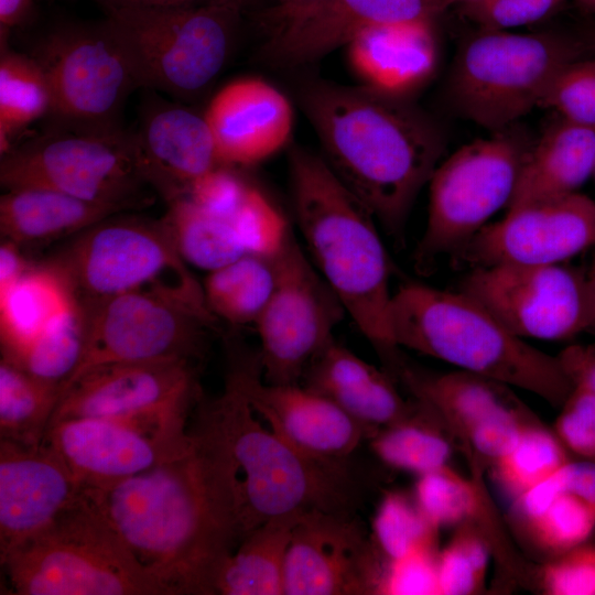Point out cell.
I'll list each match as a JSON object with an SVG mask.
<instances>
[{
  "mask_svg": "<svg viewBox=\"0 0 595 595\" xmlns=\"http://www.w3.org/2000/svg\"><path fill=\"white\" fill-rule=\"evenodd\" d=\"M388 326L399 348L523 389L554 408L574 388L556 356L526 343L462 291L403 283L392 293Z\"/></svg>",
  "mask_w": 595,
  "mask_h": 595,
  "instance_id": "cell-5",
  "label": "cell"
},
{
  "mask_svg": "<svg viewBox=\"0 0 595 595\" xmlns=\"http://www.w3.org/2000/svg\"><path fill=\"white\" fill-rule=\"evenodd\" d=\"M275 283L258 317L262 378L299 385L313 359L334 340L346 311L290 229L274 253Z\"/></svg>",
  "mask_w": 595,
  "mask_h": 595,
  "instance_id": "cell-14",
  "label": "cell"
},
{
  "mask_svg": "<svg viewBox=\"0 0 595 595\" xmlns=\"http://www.w3.org/2000/svg\"><path fill=\"white\" fill-rule=\"evenodd\" d=\"M82 306L87 317L84 353L63 391L102 365L162 359L197 364L218 321L206 307L155 293H125Z\"/></svg>",
  "mask_w": 595,
  "mask_h": 595,
  "instance_id": "cell-13",
  "label": "cell"
},
{
  "mask_svg": "<svg viewBox=\"0 0 595 595\" xmlns=\"http://www.w3.org/2000/svg\"><path fill=\"white\" fill-rule=\"evenodd\" d=\"M437 530L415 501L402 493L389 491L375 512L371 540L386 560H397L422 549L436 548Z\"/></svg>",
  "mask_w": 595,
  "mask_h": 595,
  "instance_id": "cell-40",
  "label": "cell"
},
{
  "mask_svg": "<svg viewBox=\"0 0 595 595\" xmlns=\"http://www.w3.org/2000/svg\"><path fill=\"white\" fill-rule=\"evenodd\" d=\"M595 169V128L559 117L533 141L507 209L574 193Z\"/></svg>",
  "mask_w": 595,
  "mask_h": 595,
  "instance_id": "cell-28",
  "label": "cell"
},
{
  "mask_svg": "<svg viewBox=\"0 0 595 595\" xmlns=\"http://www.w3.org/2000/svg\"><path fill=\"white\" fill-rule=\"evenodd\" d=\"M436 548L415 551L397 560H386L378 594H439Z\"/></svg>",
  "mask_w": 595,
  "mask_h": 595,
  "instance_id": "cell-46",
  "label": "cell"
},
{
  "mask_svg": "<svg viewBox=\"0 0 595 595\" xmlns=\"http://www.w3.org/2000/svg\"><path fill=\"white\" fill-rule=\"evenodd\" d=\"M385 564L353 513L309 511L292 530L284 595L378 594Z\"/></svg>",
  "mask_w": 595,
  "mask_h": 595,
  "instance_id": "cell-19",
  "label": "cell"
},
{
  "mask_svg": "<svg viewBox=\"0 0 595 595\" xmlns=\"http://www.w3.org/2000/svg\"><path fill=\"white\" fill-rule=\"evenodd\" d=\"M346 51L349 65L363 85L401 97L429 78L436 58L429 22L368 28Z\"/></svg>",
  "mask_w": 595,
  "mask_h": 595,
  "instance_id": "cell-27",
  "label": "cell"
},
{
  "mask_svg": "<svg viewBox=\"0 0 595 595\" xmlns=\"http://www.w3.org/2000/svg\"><path fill=\"white\" fill-rule=\"evenodd\" d=\"M302 381L303 387L329 399L366 426L372 436L408 416L415 404L401 397L385 369L365 361L335 339L313 359Z\"/></svg>",
  "mask_w": 595,
  "mask_h": 595,
  "instance_id": "cell-26",
  "label": "cell"
},
{
  "mask_svg": "<svg viewBox=\"0 0 595 595\" xmlns=\"http://www.w3.org/2000/svg\"><path fill=\"white\" fill-rule=\"evenodd\" d=\"M132 130L138 164L166 204L184 197L196 181L221 166L204 117L190 106L143 89Z\"/></svg>",
  "mask_w": 595,
  "mask_h": 595,
  "instance_id": "cell-22",
  "label": "cell"
},
{
  "mask_svg": "<svg viewBox=\"0 0 595 595\" xmlns=\"http://www.w3.org/2000/svg\"><path fill=\"white\" fill-rule=\"evenodd\" d=\"M29 54L51 93L47 126L87 131L122 128L129 95L139 88L105 19L58 21L34 37Z\"/></svg>",
  "mask_w": 595,
  "mask_h": 595,
  "instance_id": "cell-12",
  "label": "cell"
},
{
  "mask_svg": "<svg viewBox=\"0 0 595 595\" xmlns=\"http://www.w3.org/2000/svg\"><path fill=\"white\" fill-rule=\"evenodd\" d=\"M431 1L433 2V4L435 6V8L439 11L440 9L444 8L447 4H451V3H454V2L463 3V2L468 1V0H431Z\"/></svg>",
  "mask_w": 595,
  "mask_h": 595,
  "instance_id": "cell-54",
  "label": "cell"
},
{
  "mask_svg": "<svg viewBox=\"0 0 595 595\" xmlns=\"http://www.w3.org/2000/svg\"><path fill=\"white\" fill-rule=\"evenodd\" d=\"M204 117L220 163L251 165L285 147L293 130V108L286 96L258 77L221 87Z\"/></svg>",
  "mask_w": 595,
  "mask_h": 595,
  "instance_id": "cell-24",
  "label": "cell"
},
{
  "mask_svg": "<svg viewBox=\"0 0 595 595\" xmlns=\"http://www.w3.org/2000/svg\"><path fill=\"white\" fill-rule=\"evenodd\" d=\"M195 410L229 463L242 539L278 518L313 510L353 513L356 485L345 461L310 456L264 428L227 374L224 391L215 399L202 396Z\"/></svg>",
  "mask_w": 595,
  "mask_h": 595,
  "instance_id": "cell-4",
  "label": "cell"
},
{
  "mask_svg": "<svg viewBox=\"0 0 595 595\" xmlns=\"http://www.w3.org/2000/svg\"><path fill=\"white\" fill-rule=\"evenodd\" d=\"M588 47L593 53H595V31H592L589 35L585 39Z\"/></svg>",
  "mask_w": 595,
  "mask_h": 595,
  "instance_id": "cell-56",
  "label": "cell"
},
{
  "mask_svg": "<svg viewBox=\"0 0 595 595\" xmlns=\"http://www.w3.org/2000/svg\"><path fill=\"white\" fill-rule=\"evenodd\" d=\"M414 401L408 416L380 429L368 441L383 464L419 476L447 465L452 445L436 424L437 414L424 402Z\"/></svg>",
  "mask_w": 595,
  "mask_h": 595,
  "instance_id": "cell-35",
  "label": "cell"
},
{
  "mask_svg": "<svg viewBox=\"0 0 595 595\" xmlns=\"http://www.w3.org/2000/svg\"><path fill=\"white\" fill-rule=\"evenodd\" d=\"M44 442L87 490L107 487L182 455L194 439L190 430L174 433L131 421L78 416L52 423Z\"/></svg>",
  "mask_w": 595,
  "mask_h": 595,
  "instance_id": "cell-21",
  "label": "cell"
},
{
  "mask_svg": "<svg viewBox=\"0 0 595 595\" xmlns=\"http://www.w3.org/2000/svg\"><path fill=\"white\" fill-rule=\"evenodd\" d=\"M1 36L0 152L7 153L14 133L51 109V93L39 64L26 53L12 51Z\"/></svg>",
  "mask_w": 595,
  "mask_h": 595,
  "instance_id": "cell-36",
  "label": "cell"
},
{
  "mask_svg": "<svg viewBox=\"0 0 595 595\" xmlns=\"http://www.w3.org/2000/svg\"><path fill=\"white\" fill-rule=\"evenodd\" d=\"M431 0H311L261 12L267 39L261 56L271 65L299 67L347 46L364 30L382 24L432 23Z\"/></svg>",
  "mask_w": 595,
  "mask_h": 595,
  "instance_id": "cell-17",
  "label": "cell"
},
{
  "mask_svg": "<svg viewBox=\"0 0 595 595\" xmlns=\"http://www.w3.org/2000/svg\"><path fill=\"white\" fill-rule=\"evenodd\" d=\"M588 54L585 40L558 32L479 30L457 52L448 99L464 118L499 131L540 107L558 73Z\"/></svg>",
  "mask_w": 595,
  "mask_h": 595,
  "instance_id": "cell-8",
  "label": "cell"
},
{
  "mask_svg": "<svg viewBox=\"0 0 595 595\" xmlns=\"http://www.w3.org/2000/svg\"><path fill=\"white\" fill-rule=\"evenodd\" d=\"M275 1H277L275 4L294 6V4H301L311 0H275Z\"/></svg>",
  "mask_w": 595,
  "mask_h": 595,
  "instance_id": "cell-55",
  "label": "cell"
},
{
  "mask_svg": "<svg viewBox=\"0 0 595 595\" xmlns=\"http://www.w3.org/2000/svg\"><path fill=\"white\" fill-rule=\"evenodd\" d=\"M142 89L190 101L215 82L245 11L226 3L104 9Z\"/></svg>",
  "mask_w": 595,
  "mask_h": 595,
  "instance_id": "cell-6",
  "label": "cell"
},
{
  "mask_svg": "<svg viewBox=\"0 0 595 595\" xmlns=\"http://www.w3.org/2000/svg\"><path fill=\"white\" fill-rule=\"evenodd\" d=\"M123 210L44 187L6 190L0 197L2 239L20 248L73 237Z\"/></svg>",
  "mask_w": 595,
  "mask_h": 595,
  "instance_id": "cell-29",
  "label": "cell"
},
{
  "mask_svg": "<svg viewBox=\"0 0 595 595\" xmlns=\"http://www.w3.org/2000/svg\"><path fill=\"white\" fill-rule=\"evenodd\" d=\"M162 219L187 264L209 272L248 253L232 220L207 213L186 196L169 203Z\"/></svg>",
  "mask_w": 595,
  "mask_h": 595,
  "instance_id": "cell-34",
  "label": "cell"
},
{
  "mask_svg": "<svg viewBox=\"0 0 595 595\" xmlns=\"http://www.w3.org/2000/svg\"><path fill=\"white\" fill-rule=\"evenodd\" d=\"M537 582L549 595H595V543L587 540L549 558Z\"/></svg>",
  "mask_w": 595,
  "mask_h": 595,
  "instance_id": "cell-43",
  "label": "cell"
},
{
  "mask_svg": "<svg viewBox=\"0 0 595 595\" xmlns=\"http://www.w3.org/2000/svg\"><path fill=\"white\" fill-rule=\"evenodd\" d=\"M532 143L516 123L463 145L436 166L429 181L426 226L414 251L419 270L456 253L508 206Z\"/></svg>",
  "mask_w": 595,
  "mask_h": 595,
  "instance_id": "cell-11",
  "label": "cell"
},
{
  "mask_svg": "<svg viewBox=\"0 0 595 595\" xmlns=\"http://www.w3.org/2000/svg\"><path fill=\"white\" fill-rule=\"evenodd\" d=\"M556 357L574 386L595 393V345H570Z\"/></svg>",
  "mask_w": 595,
  "mask_h": 595,
  "instance_id": "cell-48",
  "label": "cell"
},
{
  "mask_svg": "<svg viewBox=\"0 0 595 595\" xmlns=\"http://www.w3.org/2000/svg\"><path fill=\"white\" fill-rule=\"evenodd\" d=\"M553 431L567 452L595 462V393L574 386L560 408Z\"/></svg>",
  "mask_w": 595,
  "mask_h": 595,
  "instance_id": "cell-45",
  "label": "cell"
},
{
  "mask_svg": "<svg viewBox=\"0 0 595 595\" xmlns=\"http://www.w3.org/2000/svg\"><path fill=\"white\" fill-rule=\"evenodd\" d=\"M190 431L186 453L84 493L166 595H214L242 536L221 445L198 418Z\"/></svg>",
  "mask_w": 595,
  "mask_h": 595,
  "instance_id": "cell-1",
  "label": "cell"
},
{
  "mask_svg": "<svg viewBox=\"0 0 595 595\" xmlns=\"http://www.w3.org/2000/svg\"><path fill=\"white\" fill-rule=\"evenodd\" d=\"M250 187L221 165L196 181L186 197L207 213L232 220Z\"/></svg>",
  "mask_w": 595,
  "mask_h": 595,
  "instance_id": "cell-47",
  "label": "cell"
},
{
  "mask_svg": "<svg viewBox=\"0 0 595 595\" xmlns=\"http://www.w3.org/2000/svg\"><path fill=\"white\" fill-rule=\"evenodd\" d=\"M227 375L251 408L283 440L325 461H345L372 433L329 399L302 385H271L262 378L259 354L227 340Z\"/></svg>",
  "mask_w": 595,
  "mask_h": 595,
  "instance_id": "cell-18",
  "label": "cell"
},
{
  "mask_svg": "<svg viewBox=\"0 0 595 595\" xmlns=\"http://www.w3.org/2000/svg\"><path fill=\"white\" fill-rule=\"evenodd\" d=\"M62 387L0 360V436L24 446L44 443Z\"/></svg>",
  "mask_w": 595,
  "mask_h": 595,
  "instance_id": "cell-33",
  "label": "cell"
},
{
  "mask_svg": "<svg viewBox=\"0 0 595 595\" xmlns=\"http://www.w3.org/2000/svg\"><path fill=\"white\" fill-rule=\"evenodd\" d=\"M18 245L2 240L0 246V291L14 283L31 266Z\"/></svg>",
  "mask_w": 595,
  "mask_h": 595,
  "instance_id": "cell-49",
  "label": "cell"
},
{
  "mask_svg": "<svg viewBox=\"0 0 595 595\" xmlns=\"http://www.w3.org/2000/svg\"><path fill=\"white\" fill-rule=\"evenodd\" d=\"M202 396L194 361L108 364L86 371L63 391L50 425L69 418L98 416L186 432L188 415Z\"/></svg>",
  "mask_w": 595,
  "mask_h": 595,
  "instance_id": "cell-15",
  "label": "cell"
},
{
  "mask_svg": "<svg viewBox=\"0 0 595 595\" xmlns=\"http://www.w3.org/2000/svg\"><path fill=\"white\" fill-rule=\"evenodd\" d=\"M566 0H468L461 12L479 30L509 31L558 13Z\"/></svg>",
  "mask_w": 595,
  "mask_h": 595,
  "instance_id": "cell-44",
  "label": "cell"
},
{
  "mask_svg": "<svg viewBox=\"0 0 595 595\" xmlns=\"http://www.w3.org/2000/svg\"><path fill=\"white\" fill-rule=\"evenodd\" d=\"M86 327V311L75 301L25 348L4 359L63 391L83 357Z\"/></svg>",
  "mask_w": 595,
  "mask_h": 595,
  "instance_id": "cell-37",
  "label": "cell"
},
{
  "mask_svg": "<svg viewBox=\"0 0 595 595\" xmlns=\"http://www.w3.org/2000/svg\"><path fill=\"white\" fill-rule=\"evenodd\" d=\"M289 167L303 249L392 375L403 358L388 326L393 267L376 218L321 155L294 147Z\"/></svg>",
  "mask_w": 595,
  "mask_h": 595,
  "instance_id": "cell-3",
  "label": "cell"
},
{
  "mask_svg": "<svg viewBox=\"0 0 595 595\" xmlns=\"http://www.w3.org/2000/svg\"><path fill=\"white\" fill-rule=\"evenodd\" d=\"M33 0H0L1 30L30 24L34 15Z\"/></svg>",
  "mask_w": 595,
  "mask_h": 595,
  "instance_id": "cell-51",
  "label": "cell"
},
{
  "mask_svg": "<svg viewBox=\"0 0 595 595\" xmlns=\"http://www.w3.org/2000/svg\"><path fill=\"white\" fill-rule=\"evenodd\" d=\"M490 544L473 522L457 530L437 554V587L440 595H468L482 589L487 573Z\"/></svg>",
  "mask_w": 595,
  "mask_h": 595,
  "instance_id": "cell-41",
  "label": "cell"
},
{
  "mask_svg": "<svg viewBox=\"0 0 595 595\" xmlns=\"http://www.w3.org/2000/svg\"><path fill=\"white\" fill-rule=\"evenodd\" d=\"M593 176H594V178H595V169H594V173H593Z\"/></svg>",
  "mask_w": 595,
  "mask_h": 595,
  "instance_id": "cell-57",
  "label": "cell"
},
{
  "mask_svg": "<svg viewBox=\"0 0 595 595\" xmlns=\"http://www.w3.org/2000/svg\"><path fill=\"white\" fill-rule=\"evenodd\" d=\"M466 478L445 465L419 475L414 501L424 517L436 529L472 521L487 501L482 472L472 468Z\"/></svg>",
  "mask_w": 595,
  "mask_h": 595,
  "instance_id": "cell-38",
  "label": "cell"
},
{
  "mask_svg": "<svg viewBox=\"0 0 595 595\" xmlns=\"http://www.w3.org/2000/svg\"><path fill=\"white\" fill-rule=\"evenodd\" d=\"M83 489L46 443L0 441V558L47 529Z\"/></svg>",
  "mask_w": 595,
  "mask_h": 595,
  "instance_id": "cell-23",
  "label": "cell"
},
{
  "mask_svg": "<svg viewBox=\"0 0 595 595\" xmlns=\"http://www.w3.org/2000/svg\"><path fill=\"white\" fill-rule=\"evenodd\" d=\"M301 516L273 519L249 532L223 565L217 594L284 595L286 553Z\"/></svg>",
  "mask_w": 595,
  "mask_h": 595,
  "instance_id": "cell-31",
  "label": "cell"
},
{
  "mask_svg": "<svg viewBox=\"0 0 595 595\" xmlns=\"http://www.w3.org/2000/svg\"><path fill=\"white\" fill-rule=\"evenodd\" d=\"M540 107L560 118L595 128V57L586 56L564 66L549 85Z\"/></svg>",
  "mask_w": 595,
  "mask_h": 595,
  "instance_id": "cell-42",
  "label": "cell"
},
{
  "mask_svg": "<svg viewBox=\"0 0 595 595\" xmlns=\"http://www.w3.org/2000/svg\"><path fill=\"white\" fill-rule=\"evenodd\" d=\"M512 515L550 558L587 541L595 529V462L570 459L513 499Z\"/></svg>",
  "mask_w": 595,
  "mask_h": 595,
  "instance_id": "cell-25",
  "label": "cell"
},
{
  "mask_svg": "<svg viewBox=\"0 0 595 595\" xmlns=\"http://www.w3.org/2000/svg\"><path fill=\"white\" fill-rule=\"evenodd\" d=\"M6 190L44 187L129 210L153 203L155 192L138 164L132 130H73L46 126L1 155Z\"/></svg>",
  "mask_w": 595,
  "mask_h": 595,
  "instance_id": "cell-10",
  "label": "cell"
},
{
  "mask_svg": "<svg viewBox=\"0 0 595 595\" xmlns=\"http://www.w3.org/2000/svg\"><path fill=\"white\" fill-rule=\"evenodd\" d=\"M595 247V202L581 193L507 209L454 256L476 267L558 264Z\"/></svg>",
  "mask_w": 595,
  "mask_h": 595,
  "instance_id": "cell-20",
  "label": "cell"
},
{
  "mask_svg": "<svg viewBox=\"0 0 595 595\" xmlns=\"http://www.w3.org/2000/svg\"><path fill=\"white\" fill-rule=\"evenodd\" d=\"M299 96L327 166L401 242L413 203L444 152L440 129L404 97L365 85L311 80Z\"/></svg>",
  "mask_w": 595,
  "mask_h": 595,
  "instance_id": "cell-2",
  "label": "cell"
},
{
  "mask_svg": "<svg viewBox=\"0 0 595 595\" xmlns=\"http://www.w3.org/2000/svg\"><path fill=\"white\" fill-rule=\"evenodd\" d=\"M589 294V321L586 333L595 337V247L591 259L589 269L586 272Z\"/></svg>",
  "mask_w": 595,
  "mask_h": 595,
  "instance_id": "cell-52",
  "label": "cell"
},
{
  "mask_svg": "<svg viewBox=\"0 0 595 595\" xmlns=\"http://www.w3.org/2000/svg\"><path fill=\"white\" fill-rule=\"evenodd\" d=\"M1 564L19 595H166L84 491Z\"/></svg>",
  "mask_w": 595,
  "mask_h": 595,
  "instance_id": "cell-7",
  "label": "cell"
},
{
  "mask_svg": "<svg viewBox=\"0 0 595 595\" xmlns=\"http://www.w3.org/2000/svg\"><path fill=\"white\" fill-rule=\"evenodd\" d=\"M102 9L131 8V7H170L194 3H226L236 6L245 12L251 10L260 3V0H94Z\"/></svg>",
  "mask_w": 595,
  "mask_h": 595,
  "instance_id": "cell-50",
  "label": "cell"
},
{
  "mask_svg": "<svg viewBox=\"0 0 595 595\" xmlns=\"http://www.w3.org/2000/svg\"><path fill=\"white\" fill-rule=\"evenodd\" d=\"M459 291L521 338L564 340L586 332V272L563 263L472 268Z\"/></svg>",
  "mask_w": 595,
  "mask_h": 595,
  "instance_id": "cell-16",
  "label": "cell"
},
{
  "mask_svg": "<svg viewBox=\"0 0 595 595\" xmlns=\"http://www.w3.org/2000/svg\"><path fill=\"white\" fill-rule=\"evenodd\" d=\"M570 461L567 450L540 421L529 423L516 446L493 467L504 491L513 499Z\"/></svg>",
  "mask_w": 595,
  "mask_h": 595,
  "instance_id": "cell-39",
  "label": "cell"
},
{
  "mask_svg": "<svg viewBox=\"0 0 595 595\" xmlns=\"http://www.w3.org/2000/svg\"><path fill=\"white\" fill-rule=\"evenodd\" d=\"M75 301L64 279L50 264H32L0 291L2 357L11 358L25 348Z\"/></svg>",
  "mask_w": 595,
  "mask_h": 595,
  "instance_id": "cell-30",
  "label": "cell"
},
{
  "mask_svg": "<svg viewBox=\"0 0 595 595\" xmlns=\"http://www.w3.org/2000/svg\"><path fill=\"white\" fill-rule=\"evenodd\" d=\"M275 283L274 255L247 253L209 271L203 283L209 312L232 326L256 324Z\"/></svg>",
  "mask_w": 595,
  "mask_h": 595,
  "instance_id": "cell-32",
  "label": "cell"
},
{
  "mask_svg": "<svg viewBox=\"0 0 595 595\" xmlns=\"http://www.w3.org/2000/svg\"><path fill=\"white\" fill-rule=\"evenodd\" d=\"M111 215L71 237L45 263L82 305L131 292L207 307L203 285L176 250L163 219Z\"/></svg>",
  "mask_w": 595,
  "mask_h": 595,
  "instance_id": "cell-9",
  "label": "cell"
},
{
  "mask_svg": "<svg viewBox=\"0 0 595 595\" xmlns=\"http://www.w3.org/2000/svg\"><path fill=\"white\" fill-rule=\"evenodd\" d=\"M575 3L584 12L595 14V0H575Z\"/></svg>",
  "mask_w": 595,
  "mask_h": 595,
  "instance_id": "cell-53",
  "label": "cell"
}]
</instances>
